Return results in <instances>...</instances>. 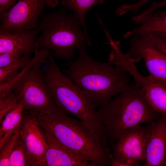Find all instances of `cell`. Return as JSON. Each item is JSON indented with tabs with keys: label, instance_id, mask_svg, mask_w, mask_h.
Masks as SVG:
<instances>
[{
	"label": "cell",
	"instance_id": "cell-1",
	"mask_svg": "<svg viewBox=\"0 0 166 166\" xmlns=\"http://www.w3.org/2000/svg\"><path fill=\"white\" fill-rule=\"evenodd\" d=\"M76 60L67 63L65 73L80 88L95 108L105 104L128 88V73L111 61H97L87 53L86 46L79 49Z\"/></svg>",
	"mask_w": 166,
	"mask_h": 166
},
{
	"label": "cell",
	"instance_id": "cell-2",
	"mask_svg": "<svg viewBox=\"0 0 166 166\" xmlns=\"http://www.w3.org/2000/svg\"><path fill=\"white\" fill-rule=\"evenodd\" d=\"M36 115L44 130L93 166H109L110 148L82 121L70 117L57 106L48 114Z\"/></svg>",
	"mask_w": 166,
	"mask_h": 166
},
{
	"label": "cell",
	"instance_id": "cell-3",
	"mask_svg": "<svg viewBox=\"0 0 166 166\" xmlns=\"http://www.w3.org/2000/svg\"><path fill=\"white\" fill-rule=\"evenodd\" d=\"M99 107L97 111L113 146L125 130L144 123L150 124L160 114L149 104L144 91L135 83Z\"/></svg>",
	"mask_w": 166,
	"mask_h": 166
},
{
	"label": "cell",
	"instance_id": "cell-4",
	"mask_svg": "<svg viewBox=\"0 0 166 166\" xmlns=\"http://www.w3.org/2000/svg\"><path fill=\"white\" fill-rule=\"evenodd\" d=\"M53 56L51 52L48 55L43 73L56 106L65 113L76 116L101 142H106L108 140L107 132L92 102L69 77L62 73L55 63Z\"/></svg>",
	"mask_w": 166,
	"mask_h": 166
},
{
	"label": "cell",
	"instance_id": "cell-5",
	"mask_svg": "<svg viewBox=\"0 0 166 166\" xmlns=\"http://www.w3.org/2000/svg\"><path fill=\"white\" fill-rule=\"evenodd\" d=\"M81 25L74 14H68L65 9L42 14L38 27L41 34L37 38V45L57 58L71 59L75 49L86 46L87 42Z\"/></svg>",
	"mask_w": 166,
	"mask_h": 166
},
{
	"label": "cell",
	"instance_id": "cell-6",
	"mask_svg": "<svg viewBox=\"0 0 166 166\" xmlns=\"http://www.w3.org/2000/svg\"><path fill=\"white\" fill-rule=\"evenodd\" d=\"M33 66L14 86L13 93L23 103L25 110L41 115L48 114L56 106L45 81L41 66Z\"/></svg>",
	"mask_w": 166,
	"mask_h": 166
},
{
	"label": "cell",
	"instance_id": "cell-7",
	"mask_svg": "<svg viewBox=\"0 0 166 166\" xmlns=\"http://www.w3.org/2000/svg\"><path fill=\"white\" fill-rule=\"evenodd\" d=\"M58 3V0H19L0 17V31L38 30V20L45 6L53 8Z\"/></svg>",
	"mask_w": 166,
	"mask_h": 166
},
{
	"label": "cell",
	"instance_id": "cell-8",
	"mask_svg": "<svg viewBox=\"0 0 166 166\" xmlns=\"http://www.w3.org/2000/svg\"><path fill=\"white\" fill-rule=\"evenodd\" d=\"M127 53L134 62L143 58L149 75L166 85V56L154 44L147 33L136 34L131 37Z\"/></svg>",
	"mask_w": 166,
	"mask_h": 166
},
{
	"label": "cell",
	"instance_id": "cell-9",
	"mask_svg": "<svg viewBox=\"0 0 166 166\" xmlns=\"http://www.w3.org/2000/svg\"><path fill=\"white\" fill-rule=\"evenodd\" d=\"M40 127L36 113L25 110L19 134L24 146L27 166H46L48 145Z\"/></svg>",
	"mask_w": 166,
	"mask_h": 166
},
{
	"label": "cell",
	"instance_id": "cell-10",
	"mask_svg": "<svg viewBox=\"0 0 166 166\" xmlns=\"http://www.w3.org/2000/svg\"><path fill=\"white\" fill-rule=\"evenodd\" d=\"M150 132L149 127L140 125L125 130L113 146V156L145 162L146 146Z\"/></svg>",
	"mask_w": 166,
	"mask_h": 166
},
{
	"label": "cell",
	"instance_id": "cell-11",
	"mask_svg": "<svg viewBox=\"0 0 166 166\" xmlns=\"http://www.w3.org/2000/svg\"><path fill=\"white\" fill-rule=\"evenodd\" d=\"M145 149V166H166V116L150 124Z\"/></svg>",
	"mask_w": 166,
	"mask_h": 166
},
{
	"label": "cell",
	"instance_id": "cell-12",
	"mask_svg": "<svg viewBox=\"0 0 166 166\" xmlns=\"http://www.w3.org/2000/svg\"><path fill=\"white\" fill-rule=\"evenodd\" d=\"M38 32L36 29L15 33L0 31V54L14 52L22 55H31L37 46Z\"/></svg>",
	"mask_w": 166,
	"mask_h": 166
},
{
	"label": "cell",
	"instance_id": "cell-13",
	"mask_svg": "<svg viewBox=\"0 0 166 166\" xmlns=\"http://www.w3.org/2000/svg\"><path fill=\"white\" fill-rule=\"evenodd\" d=\"M44 132L48 145L46 166H92L63 145L49 132L45 130Z\"/></svg>",
	"mask_w": 166,
	"mask_h": 166
},
{
	"label": "cell",
	"instance_id": "cell-14",
	"mask_svg": "<svg viewBox=\"0 0 166 166\" xmlns=\"http://www.w3.org/2000/svg\"><path fill=\"white\" fill-rule=\"evenodd\" d=\"M25 108L20 100L18 104L5 116L0 128V150L17 132L22 122Z\"/></svg>",
	"mask_w": 166,
	"mask_h": 166
},
{
	"label": "cell",
	"instance_id": "cell-15",
	"mask_svg": "<svg viewBox=\"0 0 166 166\" xmlns=\"http://www.w3.org/2000/svg\"><path fill=\"white\" fill-rule=\"evenodd\" d=\"M139 26L127 32L124 35L128 39L136 34L150 32L166 34V11H158L144 17Z\"/></svg>",
	"mask_w": 166,
	"mask_h": 166
},
{
	"label": "cell",
	"instance_id": "cell-16",
	"mask_svg": "<svg viewBox=\"0 0 166 166\" xmlns=\"http://www.w3.org/2000/svg\"><path fill=\"white\" fill-rule=\"evenodd\" d=\"M40 48L37 45L34 57L14 77L6 83L0 84V99L6 98L13 93V89L15 84L33 66L39 62L45 63L47 62V57L50 52L45 49Z\"/></svg>",
	"mask_w": 166,
	"mask_h": 166
},
{
	"label": "cell",
	"instance_id": "cell-17",
	"mask_svg": "<svg viewBox=\"0 0 166 166\" xmlns=\"http://www.w3.org/2000/svg\"><path fill=\"white\" fill-rule=\"evenodd\" d=\"M61 3L74 12V14L83 26L87 40H89L85 23L86 15L88 10L94 6L105 4V0H62Z\"/></svg>",
	"mask_w": 166,
	"mask_h": 166
},
{
	"label": "cell",
	"instance_id": "cell-18",
	"mask_svg": "<svg viewBox=\"0 0 166 166\" xmlns=\"http://www.w3.org/2000/svg\"><path fill=\"white\" fill-rule=\"evenodd\" d=\"M29 54L23 55L16 62L7 66L0 68V84L8 82L14 77L20 70L31 60Z\"/></svg>",
	"mask_w": 166,
	"mask_h": 166
},
{
	"label": "cell",
	"instance_id": "cell-19",
	"mask_svg": "<svg viewBox=\"0 0 166 166\" xmlns=\"http://www.w3.org/2000/svg\"><path fill=\"white\" fill-rule=\"evenodd\" d=\"M10 166H27L24 144L19 138L10 157Z\"/></svg>",
	"mask_w": 166,
	"mask_h": 166
},
{
	"label": "cell",
	"instance_id": "cell-20",
	"mask_svg": "<svg viewBox=\"0 0 166 166\" xmlns=\"http://www.w3.org/2000/svg\"><path fill=\"white\" fill-rule=\"evenodd\" d=\"M19 137L17 132L0 150V166H10V157Z\"/></svg>",
	"mask_w": 166,
	"mask_h": 166
},
{
	"label": "cell",
	"instance_id": "cell-21",
	"mask_svg": "<svg viewBox=\"0 0 166 166\" xmlns=\"http://www.w3.org/2000/svg\"><path fill=\"white\" fill-rule=\"evenodd\" d=\"M20 101L19 98L13 93L6 98L0 99V124L6 115L17 105Z\"/></svg>",
	"mask_w": 166,
	"mask_h": 166
},
{
	"label": "cell",
	"instance_id": "cell-22",
	"mask_svg": "<svg viewBox=\"0 0 166 166\" xmlns=\"http://www.w3.org/2000/svg\"><path fill=\"white\" fill-rule=\"evenodd\" d=\"M22 55L14 52L0 54V68L7 66L16 62Z\"/></svg>",
	"mask_w": 166,
	"mask_h": 166
},
{
	"label": "cell",
	"instance_id": "cell-23",
	"mask_svg": "<svg viewBox=\"0 0 166 166\" xmlns=\"http://www.w3.org/2000/svg\"><path fill=\"white\" fill-rule=\"evenodd\" d=\"M138 160L130 159H121L113 157L111 154L109 166H139L140 164Z\"/></svg>",
	"mask_w": 166,
	"mask_h": 166
},
{
	"label": "cell",
	"instance_id": "cell-24",
	"mask_svg": "<svg viewBox=\"0 0 166 166\" xmlns=\"http://www.w3.org/2000/svg\"><path fill=\"white\" fill-rule=\"evenodd\" d=\"M147 34L155 46L166 56V40L154 32Z\"/></svg>",
	"mask_w": 166,
	"mask_h": 166
},
{
	"label": "cell",
	"instance_id": "cell-25",
	"mask_svg": "<svg viewBox=\"0 0 166 166\" xmlns=\"http://www.w3.org/2000/svg\"><path fill=\"white\" fill-rule=\"evenodd\" d=\"M151 0H140L133 4H124L123 6L124 11L126 14L129 13H136L142 7Z\"/></svg>",
	"mask_w": 166,
	"mask_h": 166
},
{
	"label": "cell",
	"instance_id": "cell-26",
	"mask_svg": "<svg viewBox=\"0 0 166 166\" xmlns=\"http://www.w3.org/2000/svg\"><path fill=\"white\" fill-rule=\"evenodd\" d=\"M17 0H0V17L14 4Z\"/></svg>",
	"mask_w": 166,
	"mask_h": 166
},
{
	"label": "cell",
	"instance_id": "cell-27",
	"mask_svg": "<svg viewBox=\"0 0 166 166\" xmlns=\"http://www.w3.org/2000/svg\"><path fill=\"white\" fill-rule=\"evenodd\" d=\"M165 6L166 0L158 2H154L152 3L149 8L144 11V13L145 15L152 14L156 10Z\"/></svg>",
	"mask_w": 166,
	"mask_h": 166
},
{
	"label": "cell",
	"instance_id": "cell-28",
	"mask_svg": "<svg viewBox=\"0 0 166 166\" xmlns=\"http://www.w3.org/2000/svg\"><path fill=\"white\" fill-rule=\"evenodd\" d=\"M158 35L164 37H166V34L160 33H156Z\"/></svg>",
	"mask_w": 166,
	"mask_h": 166
},
{
	"label": "cell",
	"instance_id": "cell-29",
	"mask_svg": "<svg viewBox=\"0 0 166 166\" xmlns=\"http://www.w3.org/2000/svg\"><path fill=\"white\" fill-rule=\"evenodd\" d=\"M163 37L166 40V37Z\"/></svg>",
	"mask_w": 166,
	"mask_h": 166
}]
</instances>
